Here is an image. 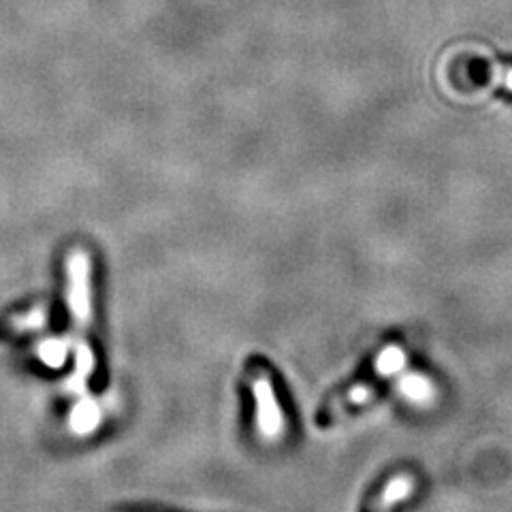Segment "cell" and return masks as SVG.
<instances>
[{
	"label": "cell",
	"mask_w": 512,
	"mask_h": 512,
	"mask_svg": "<svg viewBox=\"0 0 512 512\" xmlns=\"http://www.w3.org/2000/svg\"><path fill=\"white\" fill-rule=\"evenodd\" d=\"M374 393H376V389L372 387V384H359V387H352L346 395H342L340 399H335V402L329 404V408L323 412V416H320V423L329 425V423L340 421L342 414H346L348 410L370 402Z\"/></svg>",
	"instance_id": "obj_4"
},
{
	"label": "cell",
	"mask_w": 512,
	"mask_h": 512,
	"mask_svg": "<svg viewBox=\"0 0 512 512\" xmlns=\"http://www.w3.org/2000/svg\"><path fill=\"white\" fill-rule=\"evenodd\" d=\"M506 88L512 90V69L506 71Z\"/></svg>",
	"instance_id": "obj_10"
},
{
	"label": "cell",
	"mask_w": 512,
	"mask_h": 512,
	"mask_svg": "<svg viewBox=\"0 0 512 512\" xmlns=\"http://www.w3.org/2000/svg\"><path fill=\"white\" fill-rule=\"evenodd\" d=\"M101 421V410L99 406H96L94 402H90V399H86V402L79 404L73 412V429L79 431V434H88V431H92L96 425H99Z\"/></svg>",
	"instance_id": "obj_7"
},
{
	"label": "cell",
	"mask_w": 512,
	"mask_h": 512,
	"mask_svg": "<svg viewBox=\"0 0 512 512\" xmlns=\"http://www.w3.org/2000/svg\"><path fill=\"white\" fill-rule=\"evenodd\" d=\"M69 310L77 331V342H88L92 323V261L86 250H73L69 256Z\"/></svg>",
	"instance_id": "obj_1"
},
{
	"label": "cell",
	"mask_w": 512,
	"mask_h": 512,
	"mask_svg": "<svg viewBox=\"0 0 512 512\" xmlns=\"http://www.w3.org/2000/svg\"><path fill=\"white\" fill-rule=\"evenodd\" d=\"M399 391H402L404 397L410 399L412 404H427L434 399V384L421 374H406L399 380Z\"/></svg>",
	"instance_id": "obj_6"
},
{
	"label": "cell",
	"mask_w": 512,
	"mask_h": 512,
	"mask_svg": "<svg viewBox=\"0 0 512 512\" xmlns=\"http://www.w3.org/2000/svg\"><path fill=\"white\" fill-rule=\"evenodd\" d=\"M406 365V355L399 346H387L376 359V372L380 376H395Z\"/></svg>",
	"instance_id": "obj_8"
},
{
	"label": "cell",
	"mask_w": 512,
	"mask_h": 512,
	"mask_svg": "<svg viewBox=\"0 0 512 512\" xmlns=\"http://www.w3.org/2000/svg\"><path fill=\"white\" fill-rule=\"evenodd\" d=\"M252 395L256 402V427L265 440H278L284 434V414L278 404L274 384L267 376L252 378Z\"/></svg>",
	"instance_id": "obj_2"
},
{
	"label": "cell",
	"mask_w": 512,
	"mask_h": 512,
	"mask_svg": "<svg viewBox=\"0 0 512 512\" xmlns=\"http://www.w3.org/2000/svg\"><path fill=\"white\" fill-rule=\"evenodd\" d=\"M47 320V310L45 308H35L26 314L20 316H11L5 323H0V335L3 338H9V335H18L30 329H41Z\"/></svg>",
	"instance_id": "obj_5"
},
{
	"label": "cell",
	"mask_w": 512,
	"mask_h": 512,
	"mask_svg": "<svg viewBox=\"0 0 512 512\" xmlns=\"http://www.w3.org/2000/svg\"><path fill=\"white\" fill-rule=\"evenodd\" d=\"M41 352H43V359H45L47 363H52V365L58 367V365H62L64 355H67V344L60 342V340L47 342V344L41 348Z\"/></svg>",
	"instance_id": "obj_9"
},
{
	"label": "cell",
	"mask_w": 512,
	"mask_h": 512,
	"mask_svg": "<svg viewBox=\"0 0 512 512\" xmlns=\"http://www.w3.org/2000/svg\"><path fill=\"white\" fill-rule=\"evenodd\" d=\"M416 487V480L412 474H397L393 476L384 489L380 491L378 500L367 508V512H391L397 504L406 502Z\"/></svg>",
	"instance_id": "obj_3"
}]
</instances>
